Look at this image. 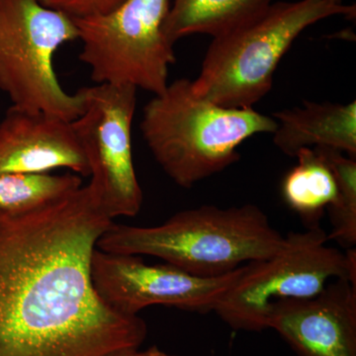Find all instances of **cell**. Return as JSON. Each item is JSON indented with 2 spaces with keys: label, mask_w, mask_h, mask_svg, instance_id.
<instances>
[{
  "label": "cell",
  "mask_w": 356,
  "mask_h": 356,
  "mask_svg": "<svg viewBox=\"0 0 356 356\" xmlns=\"http://www.w3.org/2000/svg\"><path fill=\"white\" fill-rule=\"evenodd\" d=\"M321 225L288 234L282 248L268 259L248 262L238 282L215 313L236 331L262 332L273 302L311 298L327 283L346 278L356 284V250L329 247Z\"/></svg>",
  "instance_id": "6"
},
{
  "label": "cell",
  "mask_w": 356,
  "mask_h": 356,
  "mask_svg": "<svg viewBox=\"0 0 356 356\" xmlns=\"http://www.w3.org/2000/svg\"><path fill=\"white\" fill-rule=\"evenodd\" d=\"M243 270L245 264L222 275L201 277L170 264L149 266L137 255L111 254L97 248L90 266L98 296L114 311L130 316L154 305L214 312Z\"/></svg>",
  "instance_id": "9"
},
{
  "label": "cell",
  "mask_w": 356,
  "mask_h": 356,
  "mask_svg": "<svg viewBox=\"0 0 356 356\" xmlns=\"http://www.w3.org/2000/svg\"><path fill=\"white\" fill-rule=\"evenodd\" d=\"M43 6L69 16L72 20L100 17L113 13L126 0H39Z\"/></svg>",
  "instance_id": "17"
},
{
  "label": "cell",
  "mask_w": 356,
  "mask_h": 356,
  "mask_svg": "<svg viewBox=\"0 0 356 356\" xmlns=\"http://www.w3.org/2000/svg\"><path fill=\"white\" fill-rule=\"evenodd\" d=\"M137 90L132 86L109 83L81 88L83 111L72 121L88 161V187L112 220L137 216L142 208L132 149Z\"/></svg>",
  "instance_id": "8"
},
{
  "label": "cell",
  "mask_w": 356,
  "mask_h": 356,
  "mask_svg": "<svg viewBox=\"0 0 356 356\" xmlns=\"http://www.w3.org/2000/svg\"><path fill=\"white\" fill-rule=\"evenodd\" d=\"M79 40L76 22L39 0H0V90L15 108L74 121L83 111L81 91L58 83L54 56Z\"/></svg>",
  "instance_id": "5"
},
{
  "label": "cell",
  "mask_w": 356,
  "mask_h": 356,
  "mask_svg": "<svg viewBox=\"0 0 356 356\" xmlns=\"http://www.w3.org/2000/svg\"><path fill=\"white\" fill-rule=\"evenodd\" d=\"M277 122L273 144L295 158L306 147H332L356 159V102H304L301 106L274 112Z\"/></svg>",
  "instance_id": "12"
},
{
  "label": "cell",
  "mask_w": 356,
  "mask_h": 356,
  "mask_svg": "<svg viewBox=\"0 0 356 356\" xmlns=\"http://www.w3.org/2000/svg\"><path fill=\"white\" fill-rule=\"evenodd\" d=\"M355 9L321 0L271 4L257 17L213 38L200 74L192 81L194 92L220 106L254 108L273 88L278 65L302 32L332 16H355Z\"/></svg>",
  "instance_id": "4"
},
{
  "label": "cell",
  "mask_w": 356,
  "mask_h": 356,
  "mask_svg": "<svg viewBox=\"0 0 356 356\" xmlns=\"http://www.w3.org/2000/svg\"><path fill=\"white\" fill-rule=\"evenodd\" d=\"M112 222L88 185L0 209V356H111L142 346L145 321L110 308L91 280Z\"/></svg>",
  "instance_id": "1"
},
{
  "label": "cell",
  "mask_w": 356,
  "mask_h": 356,
  "mask_svg": "<svg viewBox=\"0 0 356 356\" xmlns=\"http://www.w3.org/2000/svg\"><path fill=\"white\" fill-rule=\"evenodd\" d=\"M285 236L254 204L229 208L203 205L163 224L137 227L112 222L96 248L111 254L158 257L185 273L214 277L275 254Z\"/></svg>",
  "instance_id": "2"
},
{
  "label": "cell",
  "mask_w": 356,
  "mask_h": 356,
  "mask_svg": "<svg viewBox=\"0 0 356 356\" xmlns=\"http://www.w3.org/2000/svg\"><path fill=\"white\" fill-rule=\"evenodd\" d=\"M331 168L337 181V196L327 207L332 231L329 241L346 250L356 245V159L332 147H314Z\"/></svg>",
  "instance_id": "15"
},
{
  "label": "cell",
  "mask_w": 356,
  "mask_h": 356,
  "mask_svg": "<svg viewBox=\"0 0 356 356\" xmlns=\"http://www.w3.org/2000/svg\"><path fill=\"white\" fill-rule=\"evenodd\" d=\"M81 186L83 180L74 173L0 175V209H26Z\"/></svg>",
  "instance_id": "16"
},
{
  "label": "cell",
  "mask_w": 356,
  "mask_h": 356,
  "mask_svg": "<svg viewBox=\"0 0 356 356\" xmlns=\"http://www.w3.org/2000/svg\"><path fill=\"white\" fill-rule=\"evenodd\" d=\"M273 3V0H172L163 31L173 46L194 34L214 38L257 17Z\"/></svg>",
  "instance_id": "13"
},
{
  "label": "cell",
  "mask_w": 356,
  "mask_h": 356,
  "mask_svg": "<svg viewBox=\"0 0 356 356\" xmlns=\"http://www.w3.org/2000/svg\"><path fill=\"white\" fill-rule=\"evenodd\" d=\"M297 163L285 175L281 193L290 209L307 228L320 225L325 211L337 196V181L331 168L314 147L300 149Z\"/></svg>",
  "instance_id": "14"
},
{
  "label": "cell",
  "mask_w": 356,
  "mask_h": 356,
  "mask_svg": "<svg viewBox=\"0 0 356 356\" xmlns=\"http://www.w3.org/2000/svg\"><path fill=\"white\" fill-rule=\"evenodd\" d=\"M266 329L298 356H356L355 283L339 278L311 298L273 302Z\"/></svg>",
  "instance_id": "10"
},
{
  "label": "cell",
  "mask_w": 356,
  "mask_h": 356,
  "mask_svg": "<svg viewBox=\"0 0 356 356\" xmlns=\"http://www.w3.org/2000/svg\"><path fill=\"white\" fill-rule=\"evenodd\" d=\"M57 168L89 177L72 122L11 106L0 122V175H41Z\"/></svg>",
  "instance_id": "11"
},
{
  "label": "cell",
  "mask_w": 356,
  "mask_h": 356,
  "mask_svg": "<svg viewBox=\"0 0 356 356\" xmlns=\"http://www.w3.org/2000/svg\"><path fill=\"white\" fill-rule=\"evenodd\" d=\"M111 356H181V355H170V353H166L165 351L159 350L156 346H151V348H147V350L139 351L138 350H128L125 351V353H117V355H111Z\"/></svg>",
  "instance_id": "18"
},
{
  "label": "cell",
  "mask_w": 356,
  "mask_h": 356,
  "mask_svg": "<svg viewBox=\"0 0 356 356\" xmlns=\"http://www.w3.org/2000/svg\"><path fill=\"white\" fill-rule=\"evenodd\" d=\"M170 7V0H126L107 15L74 20L91 79L163 92L177 60L163 31Z\"/></svg>",
  "instance_id": "7"
},
{
  "label": "cell",
  "mask_w": 356,
  "mask_h": 356,
  "mask_svg": "<svg viewBox=\"0 0 356 356\" xmlns=\"http://www.w3.org/2000/svg\"><path fill=\"white\" fill-rule=\"evenodd\" d=\"M140 127L165 175L189 189L240 161L238 147L255 135L273 134L277 122L254 108L203 99L191 79H179L147 103Z\"/></svg>",
  "instance_id": "3"
},
{
  "label": "cell",
  "mask_w": 356,
  "mask_h": 356,
  "mask_svg": "<svg viewBox=\"0 0 356 356\" xmlns=\"http://www.w3.org/2000/svg\"><path fill=\"white\" fill-rule=\"evenodd\" d=\"M321 1L327 2V3L334 4V6H341L343 0H321Z\"/></svg>",
  "instance_id": "19"
}]
</instances>
